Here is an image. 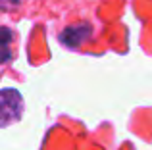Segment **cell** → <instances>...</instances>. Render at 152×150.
<instances>
[{
  "label": "cell",
  "mask_w": 152,
  "mask_h": 150,
  "mask_svg": "<svg viewBox=\"0 0 152 150\" xmlns=\"http://www.w3.org/2000/svg\"><path fill=\"white\" fill-rule=\"evenodd\" d=\"M0 104H2L0 106V121H2L4 127L21 117L23 98L15 89H4L0 92Z\"/></svg>",
  "instance_id": "6da1fadb"
},
{
  "label": "cell",
  "mask_w": 152,
  "mask_h": 150,
  "mask_svg": "<svg viewBox=\"0 0 152 150\" xmlns=\"http://www.w3.org/2000/svg\"><path fill=\"white\" fill-rule=\"evenodd\" d=\"M91 35H93V27L89 23H79V25H69L67 29H64V33L60 35V41L69 48H77Z\"/></svg>",
  "instance_id": "7a4b0ae2"
},
{
  "label": "cell",
  "mask_w": 152,
  "mask_h": 150,
  "mask_svg": "<svg viewBox=\"0 0 152 150\" xmlns=\"http://www.w3.org/2000/svg\"><path fill=\"white\" fill-rule=\"evenodd\" d=\"M10 37H12L10 29H6V27H4V29H2V48H4V52H2V60H4V62H6L8 58H10V52H8V44H10Z\"/></svg>",
  "instance_id": "3957f363"
}]
</instances>
